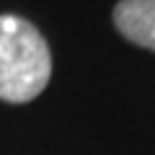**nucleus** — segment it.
<instances>
[{
    "instance_id": "obj_1",
    "label": "nucleus",
    "mask_w": 155,
    "mask_h": 155,
    "mask_svg": "<svg viewBox=\"0 0 155 155\" xmlns=\"http://www.w3.org/2000/svg\"><path fill=\"white\" fill-rule=\"evenodd\" d=\"M52 75V54L44 36L21 16H0V98L34 101Z\"/></svg>"
},
{
    "instance_id": "obj_2",
    "label": "nucleus",
    "mask_w": 155,
    "mask_h": 155,
    "mask_svg": "<svg viewBox=\"0 0 155 155\" xmlns=\"http://www.w3.org/2000/svg\"><path fill=\"white\" fill-rule=\"evenodd\" d=\"M114 23L127 41L155 52V0H119Z\"/></svg>"
}]
</instances>
